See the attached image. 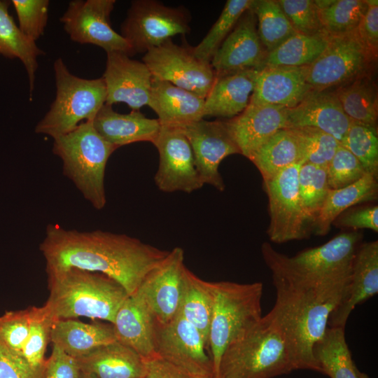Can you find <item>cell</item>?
<instances>
[{
    "mask_svg": "<svg viewBox=\"0 0 378 378\" xmlns=\"http://www.w3.org/2000/svg\"><path fill=\"white\" fill-rule=\"evenodd\" d=\"M142 62L153 79L169 82L204 99L216 78L210 62L197 58L192 47L178 46L172 39L148 50Z\"/></svg>",
    "mask_w": 378,
    "mask_h": 378,
    "instance_id": "7c38bea8",
    "label": "cell"
},
{
    "mask_svg": "<svg viewBox=\"0 0 378 378\" xmlns=\"http://www.w3.org/2000/svg\"><path fill=\"white\" fill-rule=\"evenodd\" d=\"M54 321L44 306L31 307L29 332L22 354L35 368H45V353L48 344L50 342Z\"/></svg>",
    "mask_w": 378,
    "mask_h": 378,
    "instance_id": "b9f144b4",
    "label": "cell"
},
{
    "mask_svg": "<svg viewBox=\"0 0 378 378\" xmlns=\"http://www.w3.org/2000/svg\"><path fill=\"white\" fill-rule=\"evenodd\" d=\"M117 341L113 326L108 323H84L76 318L54 321L50 342L69 356L78 358L96 348Z\"/></svg>",
    "mask_w": 378,
    "mask_h": 378,
    "instance_id": "f1b7e54d",
    "label": "cell"
},
{
    "mask_svg": "<svg viewBox=\"0 0 378 378\" xmlns=\"http://www.w3.org/2000/svg\"><path fill=\"white\" fill-rule=\"evenodd\" d=\"M351 273L320 281L272 275L276 297L270 313L286 337L296 370L318 372L313 348L323 336L330 314L344 296Z\"/></svg>",
    "mask_w": 378,
    "mask_h": 378,
    "instance_id": "7a4b0ae2",
    "label": "cell"
},
{
    "mask_svg": "<svg viewBox=\"0 0 378 378\" xmlns=\"http://www.w3.org/2000/svg\"><path fill=\"white\" fill-rule=\"evenodd\" d=\"M328 39L327 34L304 35L297 33L276 49L266 54L258 70L265 67L309 66L325 50Z\"/></svg>",
    "mask_w": 378,
    "mask_h": 378,
    "instance_id": "d590c367",
    "label": "cell"
},
{
    "mask_svg": "<svg viewBox=\"0 0 378 378\" xmlns=\"http://www.w3.org/2000/svg\"><path fill=\"white\" fill-rule=\"evenodd\" d=\"M265 55L258 34L256 18L251 6L221 43L211 65L216 76L243 70H258Z\"/></svg>",
    "mask_w": 378,
    "mask_h": 378,
    "instance_id": "d6986e66",
    "label": "cell"
},
{
    "mask_svg": "<svg viewBox=\"0 0 378 378\" xmlns=\"http://www.w3.org/2000/svg\"><path fill=\"white\" fill-rule=\"evenodd\" d=\"M92 124L105 140L118 148L139 141L153 144L161 127L158 119L148 118L139 110L119 113L107 104L99 111Z\"/></svg>",
    "mask_w": 378,
    "mask_h": 378,
    "instance_id": "d4e9b609",
    "label": "cell"
},
{
    "mask_svg": "<svg viewBox=\"0 0 378 378\" xmlns=\"http://www.w3.org/2000/svg\"><path fill=\"white\" fill-rule=\"evenodd\" d=\"M53 69L55 99L35 132L55 139L74 130L82 120L92 121L106 104V88L102 77L85 79L71 74L61 57L55 59Z\"/></svg>",
    "mask_w": 378,
    "mask_h": 378,
    "instance_id": "ba28073f",
    "label": "cell"
},
{
    "mask_svg": "<svg viewBox=\"0 0 378 378\" xmlns=\"http://www.w3.org/2000/svg\"><path fill=\"white\" fill-rule=\"evenodd\" d=\"M10 2L0 0V55L19 59L29 78L30 99L34 88L38 57L45 52L36 42L24 34L8 13Z\"/></svg>",
    "mask_w": 378,
    "mask_h": 378,
    "instance_id": "1f68e13d",
    "label": "cell"
},
{
    "mask_svg": "<svg viewBox=\"0 0 378 378\" xmlns=\"http://www.w3.org/2000/svg\"><path fill=\"white\" fill-rule=\"evenodd\" d=\"M338 228H351L352 230L368 229L378 232V206H368L346 210L332 223Z\"/></svg>",
    "mask_w": 378,
    "mask_h": 378,
    "instance_id": "681fc988",
    "label": "cell"
},
{
    "mask_svg": "<svg viewBox=\"0 0 378 378\" xmlns=\"http://www.w3.org/2000/svg\"><path fill=\"white\" fill-rule=\"evenodd\" d=\"M284 108L253 104L225 121L241 155L248 159L278 130L285 128Z\"/></svg>",
    "mask_w": 378,
    "mask_h": 378,
    "instance_id": "cb8c5ba5",
    "label": "cell"
},
{
    "mask_svg": "<svg viewBox=\"0 0 378 378\" xmlns=\"http://www.w3.org/2000/svg\"><path fill=\"white\" fill-rule=\"evenodd\" d=\"M276 2L297 33L304 35L326 34L314 1L277 0Z\"/></svg>",
    "mask_w": 378,
    "mask_h": 378,
    "instance_id": "ee69618b",
    "label": "cell"
},
{
    "mask_svg": "<svg viewBox=\"0 0 378 378\" xmlns=\"http://www.w3.org/2000/svg\"><path fill=\"white\" fill-rule=\"evenodd\" d=\"M148 106L161 125L182 127L204 118V99L167 81L152 79Z\"/></svg>",
    "mask_w": 378,
    "mask_h": 378,
    "instance_id": "484cf974",
    "label": "cell"
},
{
    "mask_svg": "<svg viewBox=\"0 0 378 378\" xmlns=\"http://www.w3.org/2000/svg\"><path fill=\"white\" fill-rule=\"evenodd\" d=\"M80 370L76 358L53 346L46 361L43 378H79Z\"/></svg>",
    "mask_w": 378,
    "mask_h": 378,
    "instance_id": "f907efd6",
    "label": "cell"
},
{
    "mask_svg": "<svg viewBox=\"0 0 378 378\" xmlns=\"http://www.w3.org/2000/svg\"><path fill=\"white\" fill-rule=\"evenodd\" d=\"M378 197L377 178L366 174L358 181L340 189H329L324 203L312 227L319 236L326 235L333 221L357 204L375 201Z\"/></svg>",
    "mask_w": 378,
    "mask_h": 378,
    "instance_id": "f546056e",
    "label": "cell"
},
{
    "mask_svg": "<svg viewBox=\"0 0 378 378\" xmlns=\"http://www.w3.org/2000/svg\"><path fill=\"white\" fill-rule=\"evenodd\" d=\"M302 162L292 164L262 180L268 199L267 234L272 242L282 244L309 237L310 226L303 214L298 192V173Z\"/></svg>",
    "mask_w": 378,
    "mask_h": 378,
    "instance_id": "8fae6325",
    "label": "cell"
},
{
    "mask_svg": "<svg viewBox=\"0 0 378 378\" xmlns=\"http://www.w3.org/2000/svg\"><path fill=\"white\" fill-rule=\"evenodd\" d=\"M153 144L159 153V165L154 180L160 190L191 193L204 186L190 144L179 127L161 125Z\"/></svg>",
    "mask_w": 378,
    "mask_h": 378,
    "instance_id": "9a60e30c",
    "label": "cell"
},
{
    "mask_svg": "<svg viewBox=\"0 0 378 378\" xmlns=\"http://www.w3.org/2000/svg\"><path fill=\"white\" fill-rule=\"evenodd\" d=\"M31 319V307L6 312L0 316V342L9 349L22 354L29 335Z\"/></svg>",
    "mask_w": 378,
    "mask_h": 378,
    "instance_id": "7dc6e473",
    "label": "cell"
},
{
    "mask_svg": "<svg viewBox=\"0 0 378 378\" xmlns=\"http://www.w3.org/2000/svg\"><path fill=\"white\" fill-rule=\"evenodd\" d=\"M257 74L248 69L216 76L204 99V118L230 119L241 113L250 102Z\"/></svg>",
    "mask_w": 378,
    "mask_h": 378,
    "instance_id": "4316f807",
    "label": "cell"
},
{
    "mask_svg": "<svg viewBox=\"0 0 378 378\" xmlns=\"http://www.w3.org/2000/svg\"><path fill=\"white\" fill-rule=\"evenodd\" d=\"M298 136L304 153V163L327 168L340 143L330 134L314 127L290 128Z\"/></svg>",
    "mask_w": 378,
    "mask_h": 378,
    "instance_id": "7bdbcfd3",
    "label": "cell"
},
{
    "mask_svg": "<svg viewBox=\"0 0 378 378\" xmlns=\"http://www.w3.org/2000/svg\"><path fill=\"white\" fill-rule=\"evenodd\" d=\"M103 74L106 88V104L122 102L132 110L148 105L152 76L143 62L120 52L106 53Z\"/></svg>",
    "mask_w": 378,
    "mask_h": 378,
    "instance_id": "ac0fdd59",
    "label": "cell"
},
{
    "mask_svg": "<svg viewBox=\"0 0 378 378\" xmlns=\"http://www.w3.org/2000/svg\"><path fill=\"white\" fill-rule=\"evenodd\" d=\"M47 275L49 296L43 306L55 321L87 317L112 324L129 296L120 284L101 273L69 268Z\"/></svg>",
    "mask_w": 378,
    "mask_h": 378,
    "instance_id": "3957f363",
    "label": "cell"
},
{
    "mask_svg": "<svg viewBox=\"0 0 378 378\" xmlns=\"http://www.w3.org/2000/svg\"><path fill=\"white\" fill-rule=\"evenodd\" d=\"M248 159L259 170L262 180H265L292 164L304 163V153L294 131L283 128L273 134Z\"/></svg>",
    "mask_w": 378,
    "mask_h": 378,
    "instance_id": "4dcf8cb0",
    "label": "cell"
},
{
    "mask_svg": "<svg viewBox=\"0 0 378 378\" xmlns=\"http://www.w3.org/2000/svg\"><path fill=\"white\" fill-rule=\"evenodd\" d=\"M45 368L32 366L21 354L0 342V378H43Z\"/></svg>",
    "mask_w": 378,
    "mask_h": 378,
    "instance_id": "c3c4849f",
    "label": "cell"
},
{
    "mask_svg": "<svg viewBox=\"0 0 378 378\" xmlns=\"http://www.w3.org/2000/svg\"><path fill=\"white\" fill-rule=\"evenodd\" d=\"M358 230L341 232L326 243L288 256L268 242L261 246L263 260L272 275L301 281H320L351 272L356 252L361 244Z\"/></svg>",
    "mask_w": 378,
    "mask_h": 378,
    "instance_id": "52a82bcc",
    "label": "cell"
},
{
    "mask_svg": "<svg viewBox=\"0 0 378 378\" xmlns=\"http://www.w3.org/2000/svg\"><path fill=\"white\" fill-rule=\"evenodd\" d=\"M284 114L285 128H317L340 144L351 124L332 89L312 90L296 106L285 108Z\"/></svg>",
    "mask_w": 378,
    "mask_h": 378,
    "instance_id": "ffe728a7",
    "label": "cell"
},
{
    "mask_svg": "<svg viewBox=\"0 0 378 378\" xmlns=\"http://www.w3.org/2000/svg\"><path fill=\"white\" fill-rule=\"evenodd\" d=\"M115 4V0H74L59 21L74 42L97 46L106 53L120 52L132 56L128 42L111 27L110 15Z\"/></svg>",
    "mask_w": 378,
    "mask_h": 378,
    "instance_id": "5bb4252c",
    "label": "cell"
},
{
    "mask_svg": "<svg viewBox=\"0 0 378 378\" xmlns=\"http://www.w3.org/2000/svg\"><path fill=\"white\" fill-rule=\"evenodd\" d=\"M360 162L366 173L378 177L377 127L351 122L341 143Z\"/></svg>",
    "mask_w": 378,
    "mask_h": 378,
    "instance_id": "60d3db41",
    "label": "cell"
},
{
    "mask_svg": "<svg viewBox=\"0 0 378 378\" xmlns=\"http://www.w3.org/2000/svg\"><path fill=\"white\" fill-rule=\"evenodd\" d=\"M212 309L213 298L209 281L201 279L186 267L178 314L197 329L207 346Z\"/></svg>",
    "mask_w": 378,
    "mask_h": 378,
    "instance_id": "e575fe53",
    "label": "cell"
},
{
    "mask_svg": "<svg viewBox=\"0 0 378 378\" xmlns=\"http://www.w3.org/2000/svg\"><path fill=\"white\" fill-rule=\"evenodd\" d=\"M330 189H340L358 181L367 173L358 159L340 145L327 168Z\"/></svg>",
    "mask_w": 378,
    "mask_h": 378,
    "instance_id": "f6af8a7d",
    "label": "cell"
},
{
    "mask_svg": "<svg viewBox=\"0 0 378 378\" xmlns=\"http://www.w3.org/2000/svg\"><path fill=\"white\" fill-rule=\"evenodd\" d=\"M190 15L183 6L169 7L156 0H134L120 27L133 55L146 53L178 34L190 31Z\"/></svg>",
    "mask_w": 378,
    "mask_h": 378,
    "instance_id": "9c48e42d",
    "label": "cell"
},
{
    "mask_svg": "<svg viewBox=\"0 0 378 378\" xmlns=\"http://www.w3.org/2000/svg\"><path fill=\"white\" fill-rule=\"evenodd\" d=\"M368 7L357 29L362 43L377 57L378 52V1L365 0Z\"/></svg>",
    "mask_w": 378,
    "mask_h": 378,
    "instance_id": "816d5d0a",
    "label": "cell"
},
{
    "mask_svg": "<svg viewBox=\"0 0 378 378\" xmlns=\"http://www.w3.org/2000/svg\"><path fill=\"white\" fill-rule=\"evenodd\" d=\"M112 325L117 341L132 348L145 360L157 356L159 325L138 291L123 302Z\"/></svg>",
    "mask_w": 378,
    "mask_h": 378,
    "instance_id": "603a6c76",
    "label": "cell"
},
{
    "mask_svg": "<svg viewBox=\"0 0 378 378\" xmlns=\"http://www.w3.org/2000/svg\"><path fill=\"white\" fill-rule=\"evenodd\" d=\"M295 370L286 337L268 312L227 346L216 378H273Z\"/></svg>",
    "mask_w": 378,
    "mask_h": 378,
    "instance_id": "277c9868",
    "label": "cell"
},
{
    "mask_svg": "<svg viewBox=\"0 0 378 378\" xmlns=\"http://www.w3.org/2000/svg\"><path fill=\"white\" fill-rule=\"evenodd\" d=\"M142 378H188L168 363L155 356L146 360V372Z\"/></svg>",
    "mask_w": 378,
    "mask_h": 378,
    "instance_id": "f5cc1de1",
    "label": "cell"
},
{
    "mask_svg": "<svg viewBox=\"0 0 378 378\" xmlns=\"http://www.w3.org/2000/svg\"><path fill=\"white\" fill-rule=\"evenodd\" d=\"M378 293V241L360 244L352 264L346 293L330 314L328 327L345 328L355 307Z\"/></svg>",
    "mask_w": 378,
    "mask_h": 378,
    "instance_id": "44dd1931",
    "label": "cell"
},
{
    "mask_svg": "<svg viewBox=\"0 0 378 378\" xmlns=\"http://www.w3.org/2000/svg\"><path fill=\"white\" fill-rule=\"evenodd\" d=\"M329 186L326 169L302 163L298 173V192L304 217L312 227L324 203Z\"/></svg>",
    "mask_w": 378,
    "mask_h": 378,
    "instance_id": "f35d334b",
    "label": "cell"
},
{
    "mask_svg": "<svg viewBox=\"0 0 378 378\" xmlns=\"http://www.w3.org/2000/svg\"><path fill=\"white\" fill-rule=\"evenodd\" d=\"M81 372L97 378H142L146 360L132 348L115 341L76 358Z\"/></svg>",
    "mask_w": 378,
    "mask_h": 378,
    "instance_id": "83f0119b",
    "label": "cell"
},
{
    "mask_svg": "<svg viewBox=\"0 0 378 378\" xmlns=\"http://www.w3.org/2000/svg\"><path fill=\"white\" fill-rule=\"evenodd\" d=\"M309 66L258 70L250 102L283 108L296 106L314 90L307 82Z\"/></svg>",
    "mask_w": 378,
    "mask_h": 378,
    "instance_id": "7402d4cb",
    "label": "cell"
},
{
    "mask_svg": "<svg viewBox=\"0 0 378 378\" xmlns=\"http://www.w3.org/2000/svg\"><path fill=\"white\" fill-rule=\"evenodd\" d=\"M251 8L256 18L258 34L266 54L297 34L276 1L253 0Z\"/></svg>",
    "mask_w": 378,
    "mask_h": 378,
    "instance_id": "8d00e7d4",
    "label": "cell"
},
{
    "mask_svg": "<svg viewBox=\"0 0 378 378\" xmlns=\"http://www.w3.org/2000/svg\"><path fill=\"white\" fill-rule=\"evenodd\" d=\"M79 378H97V377L93 374L85 373L80 371Z\"/></svg>",
    "mask_w": 378,
    "mask_h": 378,
    "instance_id": "db71d44e",
    "label": "cell"
},
{
    "mask_svg": "<svg viewBox=\"0 0 378 378\" xmlns=\"http://www.w3.org/2000/svg\"><path fill=\"white\" fill-rule=\"evenodd\" d=\"M39 249L47 274L69 268L101 273L120 284L129 295L169 251L125 234L66 230L57 224L46 227Z\"/></svg>",
    "mask_w": 378,
    "mask_h": 378,
    "instance_id": "6da1fadb",
    "label": "cell"
},
{
    "mask_svg": "<svg viewBox=\"0 0 378 378\" xmlns=\"http://www.w3.org/2000/svg\"><path fill=\"white\" fill-rule=\"evenodd\" d=\"M184 251L175 247L146 275L138 291L143 297L159 326L178 314L184 285Z\"/></svg>",
    "mask_w": 378,
    "mask_h": 378,
    "instance_id": "e0dca14e",
    "label": "cell"
},
{
    "mask_svg": "<svg viewBox=\"0 0 378 378\" xmlns=\"http://www.w3.org/2000/svg\"><path fill=\"white\" fill-rule=\"evenodd\" d=\"M118 148L105 140L92 121L80 122L71 132L53 139L52 153L62 162L63 174L96 209L106 203V163Z\"/></svg>",
    "mask_w": 378,
    "mask_h": 378,
    "instance_id": "5b68a950",
    "label": "cell"
},
{
    "mask_svg": "<svg viewBox=\"0 0 378 378\" xmlns=\"http://www.w3.org/2000/svg\"><path fill=\"white\" fill-rule=\"evenodd\" d=\"M179 127L190 144L195 167L203 184L223 191L225 186L218 170L219 165L226 157L241 154L225 121H208L203 118Z\"/></svg>",
    "mask_w": 378,
    "mask_h": 378,
    "instance_id": "2e32d148",
    "label": "cell"
},
{
    "mask_svg": "<svg viewBox=\"0 0 378 378\" xmlns=\"http://www.w3.org/2000/svg\"><path fill=\"white\" fill-rule=\"evenodd\" d=\"M19 28L28 38L36 41L44 33L48 19V0H13Z\"/></svg>",
    "mask_w": 378,
    "mask_h": 378,
    "instance_id": "bcb514c9",
    "label": "cell"
},
{
    "mask_svg": "<svg viewBox=\"0 0 378 378\" xmlns=\"http://www.w3.org/2000/svg\"><path fill=\"white\" fill-rule=\"evenodd\" d=\"M313 356L318 372L330 378H359L346 342L344 328L328 327L315 344Z\"/></svg>",
    "mask_w": 378,
    "mask_h": 378,
    "instance_id": "d6a6232c",
    "label": "cell"
},
{
    "mask_svg": "<svg viewBox=\"0 0 378 378\" xmlns=\"http://www.w3.org/2000/svg\"><path fill=\"white\" fill-rule=\"evenodd\" d=\"M253 0H228L223 10L204 38L192 48L194 55L210 62L221 43L233 29L241 15L252 5Z\"/></svg>",
    "mask_w": 378,
    "mask_h": 378,
    "instance_id": "ab89813d",
    "label": "cell"
},
{
    "mask_svg": "<svg viewBox=\"0 0 378 378\" xmlns=\"http://www.w3.org/2000/svg\"><path fill=\"white\" fill-rule=\"evenodd\" d=\"M335 92L344 113L351 122L377 127V92L370 75L344 84Z\"/></svg>",
    "mask_w": 378,
    "mask_h": 378,
    "instance_id": "836d02e7",
    "label": "cell"
},
{
    "mask_svg": "<svg viewBox=\"0 0 378 378\" xmlns=\"http://www.w3.org/2000/svg\"><path fill=\"white\" fill-rule=\"evenodd\" d=\"M209 286L213 298L209 346L216 378L221 356L227 346L262 317L263 285L261 282L223 281H209Z\"/></svg>",
    "mask_w": 378,
    "mask_h": 378,
    "instance_id": "8992f818",
    "label": "cell"
},
{
    "mask_svg": "<svg viewBox=\"0 0 378 378\" xmlns=\"http://www.w3.org/2000/svg\"><path fill=\"white\" fill-rule=\"evenodd\" d=\"M376 59L362 43L356 30L329 36L325 50L309 66L307 82L315 90L338 88L369 75Z\"/></svg>",
    "mask_w": 378,
    "mask_h": 378,
    "instance_id": "30bf717a",
    "label": "cell"
},
{
    "mask_svg": "<svg viewBox=\"0 0 378 378\" xmlns=\"http://www.w3.org/2000/svg\"><path fill=\"white\" fill-rule=\"evenodd\" d=\"M200 332L179 314L158 327L156 354L188 378H215Z\"/></svg>",
    "mask_w": 378,
    "mask_h": 378,
    "instance_id": "4fadbf2b",
    "label": "cell"
},
{
    "mask_svg": "<svg viewBox=\"0 0 378 378\" xmlns=\"http://www.w3.org/2000/svg\"><path fill=\"white\" fill-rule=\"evenodd\" d=\"M358 374L359 376V378H370L368 374H366L364 372H360L358 370Z\"/></svg>",
    "mask_w": 378,
    "mask_h": 378,
    "instance_id": "11a10c76",
    "label": "cell"
},
{
    "mask_svg": "<svg viewBox=\"0 0 378 378\" xmlns=\"http://www.w3.org/2000/svg\"><path fill=\"white\" fill-rule=\"evenodd\" d=\"M324 31L329 36L356 30L367 10L365 0H314Z\"/></svg>",
    "mask_w": 378,
    "mask_h": 378,
    "instance_id": "74e56055",
    "label": "cell"
}]
</instances>
